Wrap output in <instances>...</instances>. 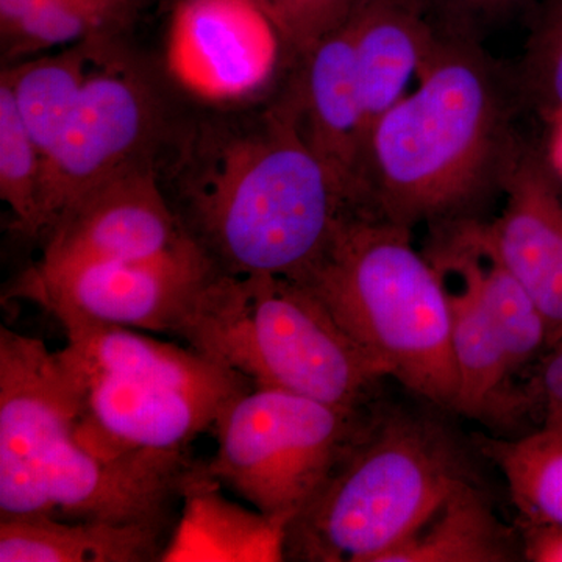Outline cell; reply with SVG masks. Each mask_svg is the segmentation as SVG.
<instances>
[{
  "label": "cell",
  "instance_id": "cell-1",
  "mask_svg": "<svg viewBox=\"0 0 562 562\" xmlns=\"http://www.w3.org/2000/svg\"><path fill=\"white\" fill-rule=\"evenodd\" d=\"M155 176L188 238L225 276L302 279L353 211L284 85L249 109L184 110Z\"/></svg>",
  "mask_w": 562,
  "mask_h": 562
},
{
  "label": "cell",
  "instance_id": "cell-2",
  "mask_svg": "<svg viewBox=\"0 0 562 562\" xmlns=\"http://www.w3.org/2000/svg\"><path fill=\"white\" fill-rule=\"evenodd\" d=\"M420 83L373 124L361 211L402 225L464 220L519 151L508 80L471 33L441 27Z\"/></svg>",
  "mask_w": 562,
  "mask_h": 562
},
{
  "label": "cell",
  "instance_id": "cell-3",
  "mask_svg": "<svg viewBox=\"0 0 562 562\" xmlns=\"http://www.w3.org/2000/svg\"><path fill=\"white\" fill-rule=\"evenodd\" d=\"M83 398L57 351L0 330V516L168 525L192 462L184 452H95Z\"/></svg>",
  "mask_w": 562,
  "mask_h": 562
},
{
  "label": "cell",
  "instance_id": "cell-4",
  "mask_svg": "<svg viewBox=\"0 0 562 562\" xmlns=\"http://www.w3.org/2000/svg\"><path fill=\"white\" fill-rule=\"evenodd\" d=\"M299 281L387 376L454 412L458 372L449 303L427 255L414 249L409 228L349 211Z\"/></svg>",
  "mask_w": 562,
  "mask_h": 562
},
{
  "label": "cell",
  "instance_id": "cell-5",
  "mask_svg": "<svg viewBox=\"0 0 562 562\" xmlns=\"http://www.w3.org/2000/svg\"><path fill=\"white\" fill-rule=\"evenodd\" d=\"M255 386L277 387L360 412L386 371L302 281L225 276L203 288L176 333Z\"/></svg>",
  "mask_w": 562,
  "mask_h": 562
},
{
  "label": "cell",
  "instance_id": "cell-6",
  "mask_svg": "<svg viewBox=\"0 0 562 562\" xmlns=\"http://www.w3.org/2000/svg\"><path fill=\"white\" fill-rule=\"evenodd\" d=\"M468 480L453 443L430 422L401 413L360 422L291 520L286 560L382 562Z\"/></svg>",
  "mask_w": 562,
  "mask_h": 562
},
{
  "label": "cell",
  "instance_id": "cell-7",
  "mask_svg": "<svg viewBox=\"0 0 562 562\" xmlns=\"http://www.w3.org/2000/svg\"><path fill=\"white\" fill-rule=\"evenodd\" d=\"M162 70L117 40L102 55L60 138L43 161L40 241L80 195L155 162L184 109Z\"/></svg>",
  "mask_w": 562,
  "mask_h": 562
},
{
  "label": "cell",
  "instance_id": "cell-8",
  "mask_svg": "<svg viewBox=\"0 0 562 562\" xmlns=\"http://www.w3.org/2000/svg\"><path fill=\"white\" fill-rule=\"evenodd\" d=\"M360 419V412L254 384L217 417V452L206 471L251 508L291 524L327 479Z\"/></svg>",
  "mask_w": 562,
  "mask_h": 562
},
{
  "label": "cell",
  "instance_id": "cell-9",
  "mask_svg": "<svg viewBox=\"0 0 562 562\" xmlns=\"http://www.w3.org/2000/svg\"><path fill=\"white\" fill-rule=\"evenodd\" d=\"M168 14L161 70L194 109L268 102L297 61L257 0H181Z\"/></svg>",
  "mask_w": 562,
  "mask_h": 562
},
{
  "label": "cell",
  "instance_id": "cell-10",
  "mask_svg": "<svg viewBox=\"0 0 562 562\" xmlns=\"http://www.w3.org/2000/svg\"><path fill=\"white\" fill-rule=\"evenodd\" d=\"M217 272L188 239L143 260L98 262L46 277L22 272L7 294L33 302L54 317L77 314L133 330L176 335Z\"/></svg>",
  "mask_w": 562,
  "mask_h": 562
},
{
  "label": "cell",
  "instance_id": "cell-11",
  "mask_svg": "<svg viewBox=\"0 0 562 562\" xmlns=\"http://www.w3.org/2000/svg\"><path fill=\"white\" fill-rule=\"evenodd\" d=\"M155 162L117 172L80 195L41 239L40 260L25 269L46 277L98 265L157 257L188 241Z\"/></svg>",
  "mask_w": 562,
  "mask_h": 562
},
{
  "label": "cell",
  "instance_id": "cell-12",
  "mask_svg": "<svg viewBox=\"0 0 562 562\" xmlns=\"http://www.w3.org/2000/svg\"><path fill=\"white\" fill-rule=\"evenodd\" d=\"M502 191L505 206L490 224L503 262L520 281L549 328L562 336V188L549 155L522 144Z\"/></svg>",
  "mask_w": 562,
  "mask_h": 562
},
{
  "label": "cell",
  "instance_id": "cell-13",
  "mask_svg": "<svg viewBox=\"0 0 562 562\" xmlns=\"http://www.w3.org/2000/svg\"><path fill=\"white\" fill-rule=\"evenodd\" d=\"M284 87L294 99L303 136L351 209L361 210L368 131L347 22L295 61Z\"/></svg>",
  "mask_w": 562,
  "mask_h": 562
},
{
  "label": "cell",
  "instance_id": "cell-14",
  "mask_svg": "<svg viewBox=\"0 0 562 562\" xmlns=\"http://www.w3.org/2000/svg\"><path fill=\"white\" fill-rule=\"evenodd\" d=\"M427 258L438 272L450 313V335L458 372L454 412L468 417L506 408L509 397L524 408L520 395L509 390L514 373L501 330L480 291L461 220L435 225Z\"/></svg>",
  "mask_w": 562,
  "mask_h": 562
},
{
  "label": "cell",
  "instance_id": "cell-15",
  "mask_svg": "<svg viewBox=\"0 0 562 562\" xmlns=\"http://www.w3.org/2000/svg\"><path fill=\"white\" fill-rule=\"evenodd\" d=\"M61 364L79 386L87 419L128 452H184L199 435L213 430L225 406L239 395L184 391Z\"/></svg>",
  "mask_w": 562,
  "mask_h": 562
},
{
  "label": "cell",
  "instance_id": "cell-16",
  "mask_svg": "<svg viewBox=\"0 0 562 562\" xmlns=\"http://www.w3.org/2000/svg\"><path fill=\"white\" fill-rule=\"evenodd\" d=\"M68 344L58 357L69 368L169 384L184 391L238 395L254 383L194 349H181L120 325L77 314L57 316Z\"/></svg>",
  "mask_w": 562,
  "mask_h": 562
},
{
  "label": "cell",
  "instance_id": "cell-17",
  "mask_svg": "<svg viewBox=\"0 0 562 562\" xmlns=\"http://www.w3.org/2000/svg\"><path fill=\"white\" fill-rule=\"evenodd\" d=\"M347 25L369 136L430 60L441 27L432 24L424 0H360Z\"/></svg>",
  "mask_w": 562,
  "mask_h": 562
},
{
  "label": "cell",
  "instance_id": "cell-18",
  "mask_svg": "<svg viewBox=\"0 0 562 562\" xmlns=\"http://www.w3.org/2000/svg\"><path fill=\"white\" fill-rule=\"evenodd\" d=\"M221 486L205 464L192 462L181 483L183 513L160 561H286L290 520L228 501Z\"/></svg>",
  "mask_w": 562,
  "mask_h": 562
},
{
  "label": "cell",
  "instance_id": "cell-19",
  "mask_svg": "<svg viewBox=\"0 0 562 562\" xmlns=\"http://www.w3.org/2000/svg\"><path fill=\"white\" fill-rule=\"evenodd\" d=\"M166 527L68 520L46 514L0 516V562L160 561Z\"/></svg>",
  "mask_w": 562,
  "mask_h": 562
},
{
  "label": "cell",
  "instance_id": "cell-20",
  "mask_svg": "<svg viewBox=\"0 0 562 562\" xmlns=\"http://www.w3.org/2000/svg\"><path fill=\"white\" fill-rule=\"evenodd\" d=\"M117 40L124 38L85 40L58 54L44 52L2 66L0 80L9 85L41 160L44 161L65 131L92 69Z\"/></svg>",
  "mask_w": 562,
  "mask_h": 562
},
{
  "label": "cell",
  "instance_id": "cell-21",
  "mask_svg": "<svg viewBox=\"0 0 562 562\" xmlns=\"http://www.w3.org/2000/svg\"><path fill=\"white\" fill-rule=\"evenodd\" d=\"M538 430L516 439L479 436L480 452L505 476L524 522L562 525V403L542 405Z\"/></svg>",
  "mask_w": 562,
  "mask_h": 562
},
{
  "label": "cell",
  "instance_id": "cell-22",
  "mask_svg": "<svg viewBox=\"0 0 562 562\" xmlns=\"http://www.w3.org/2000/svg\"><path fill=\"white\" fill-rule=\"evenodd\" d=\"M516 557L513 536L468 480L382 562H506Z\"/></svg>",
  "mask_w": 562,
  "mask_h": 562
},
{
  "label": "cell",
  "instance_id": "cell-23",
  "mask_svg": "<svg viewBox=\"0 0 562 562\" xmlns=\"http://www.w3.org/2000/svg\"><path fill=\"white\" fill-rule=\"evenodd\" d=\"M158 0H38L29 16L0 38L2 66L91 38H131Z\"/></svg>",
  "mask_w": 562,
  "mask_h": 562
},
{
  "label": "cell",
  "instance_id": "cell-24",
  "mask_svg": "<svg viewBox=\"0 0 562 562\" xmlns=\"http://www.w3.org/2000/svg\"><path fill=\"white\" fill-rule=\"evenodd\" d=\"M461 228L483 301L501 330L514 373L532 368L549 349V328L541 312L503 262L492 239L490 224L464 217Z\"/></svg>",
  "mask_w": 562,
  "mask_h": 562
},
{
  "label": "cell",
  "instance_id": "cell-25",
  "mask_svg": "<svg viewBox=\"0 0 562 562\" xmlns=\"http://www.w3.org/2000/svg\"><path fill=\"white\" fill-rule=\"evenodd\" d=\"M43 160L22 121L9 85L0 80V198L13 213V228L40 238Z\"/></svg>",
  "mask_w": 562,
  "mask_h": 562
},
{
  "label": "cell",
  "instance_id": "cell-26",
  "mask_svg": "<svg viewBox=\"0 0 562 562\" xmlns=\"http://www.w3.org/2000/svg\"><path fill=\"white\" fill-rule=\"evenodd\" d=\"M520 88L543 114L562 122V0H549L532 27Z\"/></svg>",
  "mask_w": 562,
  "mask_h": 562
},
{
  "label": "cell",
  "instance_id": "cell-27",
  "mask_svg": "<svg viewBox=\"0 0 562 562\" xmlns=\"http://www.w3.org/2000/svg\"><path fill=\"white\" fill-rule=\"evenodd\" d=\"M295 60L317 41L346 24L360 0H257Z\"/></svg>",
  "mask_w": 562,
  "mask_h": 562
},
{
  "label": "cell",
  "instance_id": "cell-28",
  "mask_svg": "<svg viewBox=\"0 0 562 562\" xmlns=\"http://www.w3.org/2000/svg\"><path fill=\"white\" fill-rule=\"evenodd\" d=\"M428 11L441 20L439 27L471 33L472 22L492 20L516 9L525 0H424Z\"/></svg>",
  "mask_w": 562,
  "mask_h": 562
},
{
  "label": "cell",
  "instance_id": "cell-29",
  "mask_svg": "<svg viewBox=\"0 0 562 562\" xmlns=\"http://www.w3.org/2000/svg\"><path fill=\"white\" fill-rule=\"evenodd\" d=\"M525 405L541 406L547 401L562 403V336L532 364V375L522 391Z\"/></svg>",
  "mask_w": 562,
  "mask_h": 562
},
{
  "label": "cell",
  "instance_id": "cell-30",
  "mask_svg": "<svg viewBox=\"0 0 562 562\" xmlns=\"http://www.w3.org/2000/svg\"><path fill=\"white\" fill-rule=\"evenodd\" d=\"M520 549L525 561L562 562V525L520 520Z\"/></svg>",
  "mask_w": 562,
  "mask_h": 562
},
{
  "label": "cell",
  "instance_id": "cell-31",
  "mask_svg": "<svg viewBox=\"0 0 562 562\" xmlns=\"http://www.w3.org/2000/svg\"><path fill=\"white\" fill-rule=\"evenodd\" d=\"M38 0H0V38L9 36L21 24Z\"/></svg>",
  "mask_w": 562,
  "mask_h": 562
},
{
  "label": "cell",
  "instance_id": "cell-32",
  "mask_svg": "<svg viewBox=\"0 0 562 562\" xmlns=\"http://www.w3.org/2000/svg\"><path fill=\"white\" fill-rule=\"evenodd\" d=\"M179 2H181V0H158V3H160L161 9L165 10L166 13H169Z\"/></svg>",
  "mask_w": 562,
  "mask_h": 562
}]
</instances>
